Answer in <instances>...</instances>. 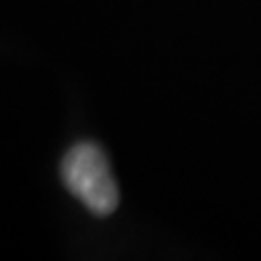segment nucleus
Instances as JSON below:
<instances>
[{
  "mask_svg": "<svg viewBox=\"0 0 261 261\" xmlns=\"http://www.w3.org/2000/svg\"><path fill=\"white\" fill-rule=\"evenodd\" d=\"M65 187L96 216L116 211L120 194L111 176L109 161L96 144H76L61 163Z\"/></svg>",
  "mask_w": 261,
  "mask_h": 261,
  "instance_id": "obj_1",
  "label": "nucleus"
}]
</instances>
